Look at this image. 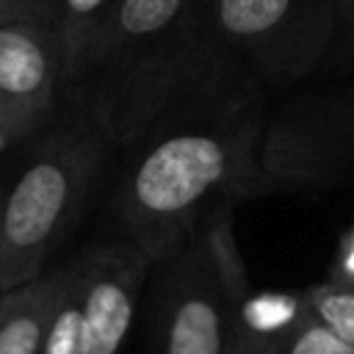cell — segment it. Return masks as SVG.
Listing matches in <instances>:
<instances>
[{
	"mask_svg": "<svg viewBox=\"0 0 354 354\" xmlns=\"http://www.w3.org/2000/svg\"><path fill=\"white\" fill-rule=\"evenodd\" d=\"M266 122V91H246L130 141L133 158L119 188V216L130 241L160 263L216 213L263 196Z\"/></svg>",
	"mask_w": 354,
	"mask_h": 354,
	"instance_id": "cell-1",
	"label": "cell"
},
{
	"mask_svg": "<svg viewBox=\"0 0 354 354\" xmlns=\"http://www.w3.org/2000/svg\"><path fill=\"white\" fill-rule=\"evenodd\" d=\"M88 155L83 147L33 163L11 191L3 213L6 241L19 252H36L61 227L77 188L83 185Z\"/></svg>",
	"mask_w": 354,
	"mask_h": 354,
	"instance_id": "cell-7",
	"label": "cell"
},
{
	"mask_svg": "<svg viewBox=\"0 0 354 354\" xmlns=\"http://www.w3.org/2000/svg\"><path fill=\"white\" fill-rule=\"evenodd\" d=\"M230 58L263 91L304 80L337 41L335 0H205Z\"/></svg>",
	"mask_w": 354,
	"mask_h": 354,
	"instance_id": "cell-4",
	"label": "cell"
},
{
	"mask_svg": "<svg viewBox=\"0 0 354 354\" xmlns=\"http://www.w3.org/2000/svg\"><path fill=\"white\" fill-rule=\"evenodd\" d=\"M166 263L149 354H238V304L249 290L232 238V207L207 218Z\"/></svg>",
	"mask_w": 354,
	"mask_h": 354,
	"instance_id": "cell-3",
	"label": "cell"
},
{
	"mask_svg": "<svg viewBox=\"0 0 354 354\" xmlns=\"http://www.w3.org/2000/svg\"><path fill=\"white\" fill-rule=\"evenodd\" d=\"M354 174V83L299 97L266 122L260 188L315 191Z\"/></svg>",
	"mask_w": 354,
	"mask_h": 354,
	"instance_id": "cell-5",
	"label": "cell"
},
{
	"mask_svg": "<svg viewBox=\"0 0 354 354\" xmlns=\"http://www.w3.org/2000/svg\"><path fill=\"white\" fill-rule=\"evenodd\" d=\"M304 301L313 318L329 326L340 340L354 346V288L337 279H324L304 288Z\"/></svg>",
	"mask_w": 354,
	"mask_h": 354,
	"instance_id": "cell-11",
	"label": "cell"
},
{
	"mask_svg": "<svg viewBox=\"0 0 354 354\" xmlns=\"http://www.w3.org/2000/svg\"><path fill=\"white\" fill-rule=\"evenodd\" d=\"M94 58L105 66V124L122 144L196 108L263 91L218 44L205 0H119Z\"/></svg>",
	"mask_w": 354,
	"mask_h": 354,
	"instance_id": "cell-2",
	"label": "cell"
},
{
	"mask_svg": "<svg viewBox=\"0 0 354 354\" xmlns=\"http://www.w3.org/2000/svg\"><path fill=\"white\" fill-rule=\"evenodd\" d=\"M329 279H337L343 285H354V221L337 241V254L329 268Z\"/></svg>",
	"mask_w": 354,
	"mask_h": 354,
	"instance_id": "cell-14",
	"label": "cell"
},
{
	"mask_svg": "<svg viewBox=\"0 0 354 354\" xmlns=\"http://www.w3.org/2000/svg\"><path fill=\"white\" fill-rule=\"evenodd\" d=\"M335 11H337V41L332 55L351 58L354 55V0H335Z\"/></svg>",
	"mask_w": 354,
	"mask_h": 354,
	"instance_id": "cell-15",
	"label": "cell"
},
{
	"mask_svg": "<svg viewBox=\"0 0 354 354\" xmlns=\"http://www.w3.org/2000/svg\"><path fill=\"white\" fill-rule=\"evenodd\" d=\"M241 354H354V346L340 340L307 310V315L296 321L290 329H285L277 337L249 343L241 348Z\"/></svg>",
	"mask_w": 354,
	"mask_h": 354,
	"instance_id": "cell-10",
	"label": "cell"
},
{
	"mask_svg": "<svg viewBox=\"0 0 354 354\" xmlns=\"http://www.w3.org/2000/svg\"><path fill=\"white\" fill-rule=\"evenodd\" d=\"M152 263L155 260L133 241L94 257L80 288L69 293L80 313L83 354H119Z\"/></svg>",
	"mask_w": 354,
	"mask_h": 354,
	"instance_id": "cell-6",
	"label": "cell"
},
{
	"mask_svg": "<svg viewBox=\"0 0 354 354\" xmlns=\"http://www.w3.org/2000/svg\"><path fill=\"white\" fill-rule=\"evenodd\" d=\"M47 77L44 47L25 30L0 28V88L11 97H33L47 86Z\"/></svg>",
	"mask_w": 354,
	"mask_h": 354,
	"instance_id": "cell-9",
	"label": "cell"
},
{
	"mask_svg": "<svg viewBox=\"0 0 354 354\" xmlns=\"http://www.w3.org/2000/svg\"><path fill=\"white\" fill-rule=\"evenodd\" d=\"M69 25V47L75 53H97L119 0H61Z\"/></svg>",
	"mask_w": 354,
	"mask_h": 354,
	"instance_id": "cell-12",
	"label": "cell"
},
{
	"mask_svg": "<svg viewBox=\"0 0 354 354\" xmlns=\"http://www.w3.org/2000/svg\"><path fill=\"white\" fill-rule=\"evenodd\" d=\"M0 149H3V133H0Z\"/></svg>",
	"mask_w": 354,
	"mask_h": 354,
	"instance_id": "cell-16",
	"label": "cell"
},
{
	"mask_svg": "<svg viewBox=\"0 0 354 354\" xmlns=\"http://www.w3.org/2000/svg\"><path fill=\"white\" fill-rule=\"evenodd\" d=\"M351 288H354V285H351Z\"/></svg>",
	"mask_w": 354,
	"mask_h": 354,
	"instance_id": "cell-17",
	"label": "cell"
},
{
	"mask_svg": "<svg viewBox=\"0 0 354 354\" xmlns=\"http://www.w3.org/2000/svg\"><path fill=\"white\" fill-rule=\"evenodd\" d=\"M304 315V290H246L238 304V354L249 343L282 335Z\"/></svg>",
	"mask_w": 354,
	"mask_h": 354,
	"instance_id": "cell-8",
	"label": "cell"
},
{
	"mask_svg": "<svg viewBox=\"0 0 354 354\" xmlns=\"http://www.w3.org/2000/svg\"><path fill=\"white\" fill-rule=\"evenodd\" d=\"M44 332L41 310L19 313L0 326V354H39Z\"/></svg>",
	"mask_w": 354,
	"mask_h": 354,
	"instance_id": "cell-13",
	"label": "cell"
}]
</instances>
